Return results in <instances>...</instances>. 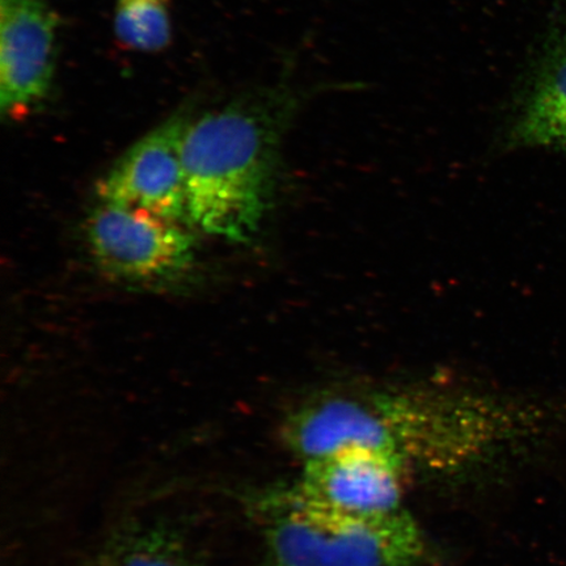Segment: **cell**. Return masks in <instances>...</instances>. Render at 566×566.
Masks as SVG:
<instances>
[{
	"label": "cell",
	"instance_id": "obj_3",
	"mask_svg": "<svg viewBox=\"0 0 566 566\" xmlns=\"http://www.w3.org/2000/svg\"><path fill=\"white\" fill-rule=\"evenodd\" d=\"M254 511L272 566H419L422 556L420 530L402 511L346 513L296 484L264 493Z\"/></svg>",
	"mask_w": 566,
	"mask_h": 566
},
{
	"label": "cell",
	"instance_id": "obj_7",
	"mask_svg": "<svg viewBox=\"0 0 566 566\" xmlns=\"http://www.w3.org/2000/svg\"><path fill=\"white\" fill-rule=\"evenodd\" d=\"M406 463L388 452L350 446L304 462L300 490L322 504L358 515L401 512Z\"/></svg>",
	"mask_w": 566,
	"mask_h": 566
},
{
	"label": "cell",
	"instance_id": "obj_4",
	"mask_svg": "<svg viewBox=\"0 0 566 566\" xmlns=\"http://www.w3.org/2000/svg\"><path fill=\"white\" fill-rule=\"evenodd\" d=\"M86 238L96 265L133 285L179 280L195 263V239L181 222L122 205H98L87 219Z\"/></svg>",
	"mask_w": 566,
	"mask_h": 566
},
{
	"label": "cell",
	"instance_id": "obj_9",
	"mask_svg": "<svg viewBox=\"0 0 566 566\" xmlns=\"http://www.w3.org/2000/svg\"><path fill=\"white\" fill-rule=\"evenodd\" d=\"M87 566H197L181 531L166 522H137L118 531Z\"/></svg>",
	"mask_w": 566,
	"mask_h": 566
},
{
	"label": "cell",
	"instance_id": "obj_5",
	"mask_svg": "<svg viewBox=\"0 0 566 566\" xmlns=\"http://www.w3.org/2000/svg\"><path fill=\"white\" fill-rule=\"evenodd\" d=\"M190 119V113L177 112L127 148L98 182L102 202L188 219L182 140Z\"/></svg>",
	"mask_w": 566,
	"mask_h": 566
},
{
	"label": "cell",
	"instance_id": "obj_1",
	"mask_svg": "<svg viewBox=\"0 0 566 566\" xmlns=\"http://www.w3.org/2000/svg\"><path fill=\"white\" fill-rule=\"evenodd\" d=\"M555 416L539 406L449 388L328 392L296 408L283 440L303 462L359 446L401 462L449 469L515 438L539 434Z\"/></svg>",
	"mask_w": 566,
	"mask_h": 566
},
{
	"label": "cell",
	"instance_id": "obj_2",
	"mask_svg": "<svg viewBox=\"0 0 566 566\" xmlns=\"http://www.w3.org/2000/svg\"><path fill=\"white\" fill-rule=\"evenodd\" d=\"M314 94L281 81L190 119L182 140L190 223L251 242L266 214L282 138Z\"/></svg>",
	"mask_w": 566,
	"mask_h": 566
},
{
	"label": "cell",
	"instance_id": "obj_6",
	"mask_svg": "<svg viewBox=\"0 0 566 566\" xmlns=\"http://www.w3.org/2000/svg\"><path fill=\"white\" fill-rule=\"evenodd\" d=\"M59 18L45 0H0V109L17 116L44 101L55 67Z\"/></svg>",
	"mask_w": 566,
	"mask_h": 566
},
{
	"label": "cell",
	"instance_id": "obj_8",
	"mask_svg": "<svg viewBox=\"0 0 566 566\" xmlns=\"http://www.w3.org/2000/svg\"><path fill=\"white\" fill-rule=\"evenodd\" d=\"M507 116V146L566 148V2Z\"/></svg>",
	"mask_w": 566,
	"mask_h": 566
},
{
	"label": "cell",
	"instance_id": "obj_10",
	"mask_svg": "<svg viewBox=\"0 0 566 566\" xmlns=\"http://www.w3.org/2000/svg\"><path fill=\"white\" fill-rule=\"evenodd\" d=\"M115 33L130 51H163L172 39L169 0H116Z\"/></svg>",
	"mask_w": 566,
	"mask_h": 566
}]
</instances>
